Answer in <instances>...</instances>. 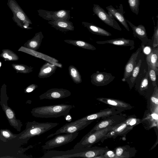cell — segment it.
<instances>
[{
    "mask_svg": "<svg viewBox=\"0 0 158 158\" xmlns=\"http://www.w3.org/2000/svg\"><path fill=\"white\" fill-rule=\"evenodd\" d=\"M109 150L107 148L95 146L73 148L65 151L52 150L47 152L41 158H102L103 155Z\"/></svg>",
    "mask_w": 158,
    "mask_h": 158,
    "instance_id": "1",
    "label": "cell"
},
{
    "mask_svg": "<svg viewBox=\"0 0 158 158\" xmlns=\"http://www.w3.org/2000/svg\"><path fill=\"white\" fill-rule=\"evenodd\" d=\"M74 107L72 105L63 104L43 106L34 108L32 112L34 116L37 117L57 118L67 115Z\"/></svg>",
    "mask_w": 158,
    "mask_h": 158,
    "instance_id": "2",
    "label": "cell"
},
{
    "mask_svg": "<svg viewBox=\"0 0 158 158\" xmlns=\"http://www.w3.org/2000/svg\"><path fill=\"white\" fill-rule=\"evenodd\" d=\"M142 122L140 119L135 116H131L120 123L113 127L104 136L101 141L110 138H115L118 136H125L133 127Z\"/></svg>",
    "mask_w": 158,
    "mask_h": 158,
    "instance_id": "3",
    "label": "cell"
},
{
    "mask_svg": "<svg viewBox=\"0 0 158 158\" xmlns=\"http://www.w3.org/2000/svg\"><path fill=\"white\" fill-rule=\"evenodd\" d=\"M7 5L11 11L13 20L19 26L28 28L31 21L15 0H8Z\"/></svg>",
    "mask_w": 158,
    "mask_h": 158,
    "instance_id": "4",
    "label": "cell"
},
{
    "mask_svg": "<svg viewBox=\"0 0 158 158\" xmlns=\"http://www.w3.org/2000/svg\"><path fill=\"white\" fill-rule=\"evenodd\" d=\"M113 127H108L85 135L74 147L73 148H88L101 141L106 134Z\"/></svg>",
    "mask_w": 158,
    "mask_h": 158,
    "instance_id": "5",
    "label": "cell"
},
{
    "mask_svg": "<svg viewBox=\"0 0 158 158\" xmlns=\"http://www.w3.org/2000/svg\"><path fill=\"white\" fill-rule=\"evenodd\" d=\"M78 134L77 132L57 135L54 138L46 142L42 147L44 149L48 150L66 144L73 141L76 138Z\"/></svg>",
    "mask_w": 158,
    "mask_h": 158,
    "instance_id": "6",
    "label": "cell"
},
{
    "mask_svg": "<svg viewBox=\"0 0 158 158\" xmlns=\"http://www.w3.org/2000/svg\"><path fill=\"white\" fill-rule=\"evenodd\" d=\"M127 118L126 115L121 113L110 116L97 123L88 133H92L97 130L108 127H114L123 121Z\"/></svg>",
    "mask_w": 158,
    "mask_h": 158,
    "instance_id": "7",
    "label": "cell"
},
{
    "mask_svg": "<svg viewBox=\"0 0 158 158\" xmlns=\"http://www.w3.org/2000/svg\"><path fill=\"white\" fill-rule=\"evenodd\" d=\"M93 6L94 13L102 21L116 30L122 31V28L114 17L109 15L99 5L94 4Z\"/></svg>",
    "mask_w": 158,
    "mask_h": 158,
    "instance_id": "8",
    "label": "cell"
},
{
    "mask_svg": "<svg viewBox=\"0 0 158 158\" xmlns=\"http://www.w3.org/2000/svg\"><path fill=\"white\" fill-rule=\"evenodd\" d=\"M94 120L84 121L77 123H73L72 122L67 123L57 130L56 131L48 135L46 139L55 135L63 133H72L84 129L90 124Z\"/></svg>",
    "mask_w": 158,
    "mask_h": 158,
    "instance_id": "9",
    "label": "cell"
},
{
    "mask_svg": "<svg viewBox=\"0 0 158 158\" xmlns=\"http://www.w3.org/2000/svg\"><path fill=\"white\" fill-rule=\"evenodd\" d=\"M37 11L39 15L46 20L53 21L63 19L69 20L71 18L70 10H61L53 11L40 9Z\"/></svg>",
    "mask_w": 158,
    "mask_h": 158,
    "instance_id": "10",
    "label": "cell"
},
{
    "mask_svg": "<svg viewBox=\"0 0 158 158\" xmlns=\"http://www.w3.org/2000/svg\"><path fill=\"white\" fill-rule=\"evenodd\" d=\"M121 112L112 108H107L101 110L98 112L88 115L72 122L73 123H77L84 121L94 120L101 118L104 119L111 115L120 114Z\"/></svg>",
    "mask_w": 158,
    "mask_h": 158,
    "instance_id": "11",
    "label": "cell"
},
{
    "mask_svg": "<svg viewBox=\"0 0 158 158\" xmlns=\"http://www.w3.org/2000/svg\"><path fill=\"white\" fill-rule=\"evenodd\" d=\"M90 77L92 84L99 86L107 85L114 79L115 77L111 73L98 71L92 74Z\"/></svg>",
    "mask_w": 158,
    "mask_h": 158,
    "instance_id": "12",
    "label": "cell"
},
{
    "mask_svg": "<svg viewBox=\"0 0 158 158\" xmlns=\"http://www.w3.org/2000/svg\"><path fill=\"white\" fill-rule=\"evenodd\" d=\"M71 92L69 90L62 88H52L40 95V99L54 100L62 99L70 96Z\"/></svg>",
    "mask_w": 158,
    "mask_h": 158,
    "instance_id": "13",
    "label": "cell"
},
{
    "mask_svg": "<svg viewBox=\"0 0 158 158\" xmlns=\"http://www.w3.org/2000/svg\"><path fill=\"white\" fill-rule=\"evenodd\" d=\"M99 101L109 105L111 108L121 112L132 109L133 107L129 103L117 99L106 98H99L96 99Z\"/></svg>",
    "mask_w": 158,
    "mask_h": 158,
    "instance_id": "14",
    "label": "cell"
},
{
    "mask_svg": "<svg viewBox=\"0 0 158 158\" xmlns=\"http://www.w3.org/2000/svg\"><path fill=\"white\" fill-rule=\"evenodd\" d=\"M127 21L132 30L134 36L141 41V46H145L151 40L148 39L145 28L143 25L140 24L135 26L129 21L127 20Z\"/></svg>",
    "mask_w": 158,
    "mask_h": 158,
    "instance_id": "15",
    "label": "cell"
},
{
    "mask_svg": "<svg viewBox=\"0 0 158 158\" xmlns=\"http://www.w3.org/2000/svg\"><path fill=\"white\" fill-rule=\"evenodd\" d=\"M106 8L109 15L116 19L128 31H129L127 20L124 16L123 7L122 4L119 5V8L117 9H115L111 5L106 7Z\"/></svg>",
    "mask_w": 158,
    "mask_h": 158,
    "instance_id": "16",
    "label": "cell"
},
{
    "mask_svg": "<svg viewBox=\"0 0 158 158\" xmlns=\"http://www.w3.org/2000/svg\"><path fill=\"white\" fill-rule=\"evenodd\" d=\"M142 50V47L140 46L138 48L136 52L131 54L124 67L123 77L122 79L123 81H125L126 79L131 75L133 69L136 64V60L138 55Z\"/></svg>",
    "mask_w": 158,
    "mask_h": 158,
    "instance_id": "17",
    "label": "cell"
},
{
    "mask_svg": "<svg viewBox=\"0 0 158 158\" xmlns=\"http://www.w3.org/2000/svg\"><path fill=\"white\" fill-rule=\"evenodd\" d=\"M48 23L56 29L62 32H66L74 30V27L73 24L69 20L59 19L50 21L48 22Z\"/></svg>",
    "mask_w": 158,
    "mask_h": 158,
    "instance_id": "18",
    "label": "cell"
},
{
    "mask_svg": "<svg viewBox=\"0 0 158 158\" xmlns=\"http://www.w3.org/2000/svg\"><path fill=\"white\" fill-rule=\"evenodd\" d=\"M114 151L115 158H131L135 155L136 150L129 145L120 146L116 148Z\"/></svg>",
    "mask_w": 158,
    "mask_h": 158,
    "instance_id": "19",
    "label": "cell"
},
{
    "mask_svg": "<svg viewBox=\"0 0 158 158\" xmlns=\"http://www.w3.org/2000/svg\"><path fill=\"white\" fill-rule=\"evenodd\" d=\"M146 61L148 65L155 71L158 75V47L152 48L150 53L146 55Z\"/></svg>",
    "mask_w": 158,
    "mask_h": 158,
    "instance_id": "20",
    "label": "cell"
},
{
    "mask_svg": "<svg viewBox=\"0 0 158 158\" xmlns=\"http://www.w3.org/2000/svg\"><path fill=\"white\" fill-rule=\"evenodd\" d=\"M57 68L55 64L46 62L40 68L38 77L40 78L49 77L55 73Z\"/></svg>",
    "mask_w": 158,
    "mask_h": 158,
    "instance_id": "21",
    "label": "cell"
},
{
    "mask_svg": "<svg viewBox=\"0 0 158 158\" xmlns=\"http://www.w3.org/2000/svg\"><path fill=\"white\" fill-rule=\"evenodd\" d=\"M137 77L138 78V80L135 81V87L137 88L138 87L140 81L138 91L140 93H143L144 91L147 90L148 87L149 78L148 71H146V69H144Z\"/></svg>",
    "mask_w": 158,
    "mask_h": 158,
    "instance_id": "22",
    "label": "cell"
},
{
    "mask_svg": "<svg viewBox=\"0 0 158 158\" xmlns=\"http://www.w3.org/2000/svg\"><path fill=\"white\" fill-rule=\"evenodd\" d=\"M96 43L98 44H109L117 46H122L134 47V41L127 39L123 38H118L105 41H97Z\"/></svg>",
    "mask_w": 158,
    "mask_h": 158,
    "instance_id": "23",
    "label": "cell"
},
{
    "mask_svg": "<svg viewBox=\"0 0 158 158\" xmlns=\"http://www.w3.org/2000/svg\"><path fill=\"white\" fill-rule=\"evenodd\" d=\"M81 23L82 25L87 28L89 31L92 34L107 36L112 35L110 33L107 31L91 23L85 22H82Z\"/></svg>",
    "mask_w": 158,
    "mask_h": 158,
    "instance_id": "24",
    "label": "cell"
},
{
    "mask_svg": "<svg viewBox=\"0 0 158 158\" xmlns=\"http://www.w3.org/2000/svg\"><path fill=\"white\" fill-rule=\"evenodd\" d=\"M65 42L75 46L86 49L94 51L96 48L91 44L83 40H65Z\"/></svg>",
    "mask_w": 158,
    "mask_h": 158,
    "instance_id": "25",
    "label": "cell"
},
{
    "mask_svg": "<svg viewBox=\"0 0 158 158\" xmlns=\"http://www.w3.org/2000/svg\"><path fill=\"white\" fill-rule=\"evenodd\" d=\"M141 63V60H139L133 69L131 75L126 79L125 81L127 82L130 89L135 85V80L139 72Z\"/></svg>",
    "mask_w": 158,
    "mask_h": 158,
    "instance_id": "26",
    "label": "cell"
},
{
    "mask_svg": "<svg viewBox=\"0 0 158 158\" xmlns=\"http://www.w3.org/2000/svg\"><path fill=\"white\" fill-rule=\"evenodd\" d=\"M44 36L41 31L36 33L33 39L29 43V46L32 49L37 50L40 47Z\"/></svg>",
    "mask_w": 158,
    "mask_h": 158,
    "instance_id": "27",
    "label": "cell"
},
{
    "mask_svg": "<svg viewBox=\"0 0 158 158\" xmlns=\"http://www.w3.org/2000/svg\"><path fill=\"white\" fill-rule=\"evenodd\" d=\"M69 73L74 83L78 84L81 83V75L78 70L74 66L70 65L68 68Z\"/></svg>",
    "mask_w": 158,
    "mask_h": 158,
    "instance_id": "28",
    "label": "cell"
},
{
    "mask_svg": "<svg viewBox=\"0 0 158 158\" xmlns=\"http://www.w3.org/2000/svg\"><path fill=\"white\" fill-rule=\"evenodd\" d=\"M128 2L131 10L138 15L139 10V0H128Z\"/></svg>",
    "mask_w": 158,
    "mask_h": 158,
    "instance_id": "29",
    "label": "cell"
},
{
    "mask_svg": "<svg viewBox=\"0 0 158 158\" xmlns=\"http://www.w3.org/2000/svg\"><path fill=\"white\" fill-rule=\"evenodd\" d=\"M148 73L149 78L151 81L153 86H157L156 84V72L155 70L151 68L149 65H148Z\"/></svg>",
    "mask_w": 158,
    "mask_h": 158,
    "instance_id": "30",
    "label": "cell"
},
{
    "mask_svg": "<svg viewBox=\"0 0 158 158\" xmlns=\"http://www.w3.org/2000/svg\"><path fill=\"white\" fill-rule=\"evenodd\" d=\"M152 46L153 47L155 48L158 46V19L157 20L156 25L154 27V32L153 35Z\"/></svg>",
    "mask_w": 158,
    "mask_h": 158,
    "instance_id": "31",
    "label": "cell"
},
{
    "mask_svg": "<svg viewBox=\"0 0 158 158\" xmlns=\"http://www.w3.org/2000/svg\"><path fill=\"white\" fill-rule=\"evenodd\" d=\"M102 157L103 158H115V155L114 151L109 149L103 155Z\"/></svg>",
    "mask_w": 158,
    "mask_h": 158,
    "instance_id": "32",
    "label": "cell"
},
{
    "mask_svg": "<svg viewBox=\"0 0 158 158\" xmlns=\"http://www.w3.org/2000/svg\"><path fill=\"white\" fill-rule=\"evenodd\" d=\"M142 47V46H141ZM143 51L146 55L149 54L151 52L152 48H151L149 47L145 46L142 47Z\"/></svg>",
    "mask_w": 158,
    "mask_h": 158,
    "instance_id": "33",
    "label": "cell"
},
{
    "mask_svg": "<svg viewBox=\"0 0 158 158\" xmlns=\"http://www.w3.org/2000/svg\"><path fill=\"white\" fill-rule=\"evenodd\" d=\"M6 114L7 117L9 118H12L14 117V114L12 111L10 109H8L6 110Z\"/></svg>",
    "mask_w": 158,
    "mask_h": 158,
    "instance_id": "34",
    "label": "cell"
},
{
    "mask_svg": "<svg viewBox=\"0 0 158 158\" xmlns=\"http://www.w3.org/2000/svg\"><path fill=\"white\" fill-rule=\"evenodd\" d=\"M38 87V86L37 85L35 84L32 85L31 87H30L27 89L26 90V92L28 93L31 92Z\"/></svg>",
    "mask_w": 158,
    "mask_h": 158,
    "instance_id": "35",
    "label": "cell"
},
{
    "mask_svg": "<svg viewBox=\"0 0 158 158\" xmlns=\"http://www.w3.org/2000/svg\"><path fill=\"white\" fill-rule=\"evenodd\" d=\"M15 67L16 69L19 70H23L25 69V67L23 66L16 65Z\"/></svg>",
    "mask_w": 158,
    "mask_h": 158,
    "instance_id": "36",
    "label": "cell"
},
{
    "mask_svg": "<svg viewBox=\"0 0 158 158\" xmlns=\"http://www.w3.org/2000/svg\"><path fill=\"white\" fill-rule=\"evenodd\" d=\"M2 134L6 138H8L10 136L9 133L6 131H3Z\"/></svg>",
    "mask_w": 158,
    "mask_h": 158,
    "instance_id": "37",
    "label": "cell"
},
{
    "mask_svg": "<svg viewBox=\"0 0 158 158\" xmlns=\"http://www.w3.org/2000/svg\"><path fill=\"white\" fill-rule=\"evenodd\" d=\"M9 56L6 53H5L3 54V56L5 58H8Z\"/></svg>",
    "mask_w": 158,
    "mask_h": 158,
    "instance_id": "38",
    "label": "cell"
},
{
    "mask_svg": "<svg viewBox=\"0 0 158 158\" xmlns=\"http://www.w3.org/2000/svg\"><path fill=\"white\" fill-rule=\"evenodd\" d=\"M8 58L9 60H11L12 59V57L11 56H9Z\"/></svg>",
    "mask_w": 158,
    "mask_h": 158,
    "instance_id": "39",
    "label": "cell"
},
{
    "mask_svg": "<svg viewBox=\"0 0 158 158\" xmlns=\"http://www.w3.org/2000/svg\"><path fill=\"white\" fill-rule=\"evenodd\" d=\"M1 66V63L0 62V67Z\"/></svg>",
    "mask_w": 158,
    "mask_h": 158,
    "instance_id": "40",
    "label": "cell"
}]
</instances>
